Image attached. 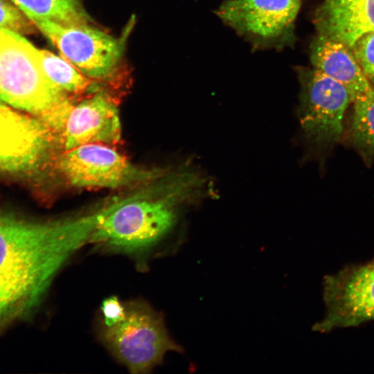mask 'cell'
I'll return each mask as SVG.
<instances>
[{"mask_svg": "<svg viewBox=\"0 0 374 374\" xmlns=\"http://www.w3.org/2000/svg\"><path fill=\"white\" fill-rule=\"evenodd\" d=\"M99 213L37 220L0 210V326L36 310L58 271L90 242Z\"/></svg>", "mask_w": 374, "mask_h": 374, "instance_id": "obj_1", "label": "cell"}, {"mask_svg": "<svg viewBox=\"0 0 374 374\" xmlns=\"http://www.w3.org/2000/svg\"><path fill=\"white\" fill-rule=\"evenodd\" d=\"M204 181L189 184L162 198L130 197L100 209L90 242L107 250L128 254L145 252L176 227L178 204L198 201L206 194Z\"/></svg>", "mask_w": 374, "mask_h": 374, "instance_id": "obj_2", "label": "cell"}, {"mask_svg": "<svg viewBox=\"0 0 374 374\" xmlns=\"http://www.w3.org/2000/svg\"><path fill=\"white\" fill-rule=\"evenodd\" d=\"M36 49L22 35L0 28V103L41 119L58 133L73 103L45 74Z\"/></svg>", "mask_w": 374, "mask_h": 374, "instance_id": "obj_3", "label": "cell"}, {"mask_svg": "<svg viewBox=\"0 0 374 374\" xmlns=\"http://www.w3.org/2000/svg\"><path fill=\"white\" fill-rule=\"evenodd\" d=\"M119 323L103 326L100 337L109 350L132 373H146L163 362L168 352L182 353L169 335L162 316L142 301L125 304Z\"/></svg>", "mask_w": 374, "mask_h": 374, "instance_id": "obj_4", "label": "cell"}, {"mask_svg": "<svg viewBox=\"0 0 374 374\" xmlns=\"http://www.w3.org/2000/svg\"><path fill=\"white\" fill-rule=\"evenodd\" d=\"M57 140L41 119L0 103V177L30 181L55 159Z\"/></svg>", "mask_w": 374, "mask_h": 374, "instance_id": "obj_5", "label": "cell"}, {"mask_svg": "<svg viewBox=\"0 0 374 374\" xmlns=\"http://www.w3.org/2000/svg\"><path fill=\"white\" fill-rule=\"evenodd\" d=\"M62 56L95 80L114 76L121 62L127 34L116 38L90 24L64 25L45 19H30Z\"/></svg>", "mask_w": 374, "mask_h": 374, "instance_id": "obj_6", "label": "cell"}, {"mask_svg": "<svg viewBox=\"0 0 374 374\" xmlns=\"http://www.w3.org/2000/svg\"><path fill=\"white\" fill-rule=\"evenodd\" d=\"M54 163L63 177L78 188H116L167 175L135 166L111 145L103 143H89L64 150Z\"/></svg>", "mask_w": 374, "mask_h": 374, "instance_id": "obj_7", "label": "cell"}, {"mask_svg": "<svg viewBox=\"0 0 374 374\" xmlns=\"http://www.w3.org/2000/svg\"><path fill=\"white\" fill-rule=\"evenodd\" d=\"M298 116L303 136L317 150L333 148L344 130V116L351 96L345 86L319 70L305 78Z\"/></svg>", "mask_w": 374, "mask_h": 374, "instance_id": "obj_8", "label": "cell"}, {"mask_svg": "<svg viewBox=\"0 0 374 374\" xmlns=\"http://www.w3.org/2000/svg\"><path fill=\"white\" fill-rule=\"evenodd\" d=\"M324 318L313 330L327 332L374 321V268L369 264L347 267L325 277Z\"/></svg>", "mask_w": 374, "mask_h": 374, "instance_id": "obj_9", "label": "cell"}, {"mask_svg": "<svg viewBox=\"0 0 374 374\" xmlns=\"http://www.w3.org/2000/svg\"><path fill=\"white\" fill-rule=\"evenodd\" d=\"M57 137L64 150L89 143H118L121 124L114 100L107 93L96 91L73 103Z\"/></svg>", "mask_w": 374, "mask_h": 374, "instance_id": "obj_10", "label": "cell"}, {"mask_svg": "<svg viewBox=\"0 0 374 374\" xmlns=\"http://www.w3.org/2000/svg\"><path fill=\"white\" fill-rule=\"evenodd\" d=\"M300 5L301 0H228L217 14L241 33L270 41L290 30Z\"/></svg>", "mask_w": 374, "mask_h": 374, "instance_id": "obj_11", "label": "cell"}, {"mask_svg": "<svg viewBox=\"0 0 374 374\" xmlns=\"http://www.w3.org/2000/svg\"><path fill=\"white\" fill-rule=\"evenodd\" d=\"M315 20L319 36L351 50L362 36L374 31V0H324Z\"/></svg>", "mask_w": 374, "mask_h": 374, "instance_id": "obj_12", "label": "cell"}, {"mask_svg": "<svg viewBox=\"0 0 374 374\" xmlns=\"http://www.w3.org/2000/svg\"><path fill=\"white\" fill-rule=\"evenodd\" d=\"M311 60L315 69L345 86L353 101L372 85L352 51L341 42L319 35L312 47Z\"/></svg>", "mask_w": 374, "mask_h": 374, "instance_id": "obj_13", "label": "cell"}, {"mask_svg": "<svg viewBox=\"0 0 374 374\" xmlns=\"http://www.w3.org/2000/svg\"><path fill=\"white\" fill-rule=\"evenodd\" d=\"M353 103L350 141L366 163L374 161V82Z\"/></svg>", "mask_w": 374, "mask_h": 374, "instance_id": "obj_14", "label": "cell"}, {"mask_svg": "<svg viewBox=\"0 0 374 374\" xmlns=\"http://www.w3.org/2000/svg\"><path fill=\"white\" fill-rule=\"evenodd\" d=\"M30 19H45L64 25L89 24L82 0H11Z\"/></svg>", "mask_w": 374, "mask_h": 374, "instance_id": "obj_15", "label": "cell"}, {"mask_svg": "<svg viewBox=\"0 0 374 374\" xmlns=\"http://www.w3.org/2000/svg\"><path fill=\"white\" fill-rule=\"evenodd\" d=\"M36 53L47 77L69 96L82 94L95 84L96 80L84 75L62 56L38 48Z\"/></svg>", "mask_w": 374, "mask_h": 374, "instance_id": "obj_16", "label": "cell"}, {"mask_svg": "<svg viewBox=\"0 0 374 374\" xmlns=\"http://www.w3.org/2000/svg\"><path fill=\"white\" fill-rule=\"evenodd\" d=\"M0 28L22 35L31 34L37 29L33 21L11 0H0Z\"/></svg>", "mask_w": 374, "mask_h": 374, "instance_id": "obj_17", "label": "cell"}, {"mask_svg": "<svg viewBox=\"0 0 374 374\" xmlns=\"http://www.w3.org/2000/svg\"><path fill=\"white\" fill-rule=\"evenodd\" d=\"M351 51L365 75L374 82V31L362 36Z\"/></svg>", "mask_w": 374, "mask_h": 374, "instance_id": "obj_18", "label": "cell"}, {"mask_svg": "<svg viewBox=\"0 0 374 374\" xmlns=\"http://www.w3.org/2000/svg\"><path fill=\"white\" fill-rule=\"evenodd\" d=\"M103 319V326L110 327L120 321L125 317V305L118 298L112 296L105 299L101 305Z\"/></svg>", "mask_w": 374, "mask_h": 374, "instance_id": "obj_19", "label": "cell"}, {"mask_svg": "<svg viewBox=\"0 0 374 374\" xmlns=\"http://www.w3.org/2000/svg\"><path fill=\"white\" fill-rule=\"evenodd\" d=\"M372 267L374 268V261L371 262V263H368Z\"/></svg>", "mask_w": 374, "mask_h": 374, "instance_id": "obj_20", "label": "cell"}]
</instances>
